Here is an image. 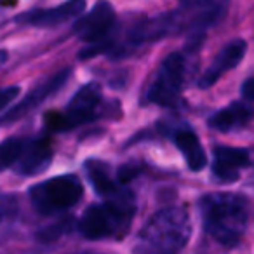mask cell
<instances>
[{"label":"cell","mask_w":254,"mask_h":254,"mask_svg":"<svg viewBox=\"0 0 254 254\" xmlns=\"http://www.w3.org/2000/svg\"><path fill=\"white\" fill-rule=\"evenodd\" d=\"M77 254H91V253H77Z\"/></svg>","instance_id":"20"},{"label":"cell","mask_w":254,"mask_h":254,"mask_svg":"<svg viewBox=\"0 0 254 254\" xmlns=\"http://www.w3.org/2000/svg\"><path fill=\"white\" fill-rule=\"evenodd\" d=\"M253 119H254V108H251L246 103L235 101L212 113L207 119V126L211 129H214V131L228 132L233 131V129H240V127L247 126Z\"/></svg>","instance_id":"13"},{"label":"cell","mask_w":254,"mask_h":254,"mask_svg":"<svg viewBox=\"0 0 254 254\" xmlns=\"http://www.w3.org/2000/svg\"><path fill=\"white\" fill-rule=\"evenodd\" d=\"M136 212V198L126 190L115 198H106L103 204H92L84 211L78 221V232L89 240L112 239L127 233Z\"/></svg>","instance_id":"3"},{"label":"cell","mask_w":254,"mask_h":254,"mask_svg":"<svg viewBox=\"0 0 254 254\" xmlns=\"http://www.w3.org/2000/svg\"><path fill=\"white\" fill-rule=\"evenodd\" d=\"M103 113V92L99 84H91L80 87L70 99L64 112H49L46 115V126L53 131H68L82 124L99 119Z\"/></svg>","instance_id":"4"},{"label":"cell","mask_w":254,"mask_h":254,"mask_svg":"<svg viewBox=\"0 0 254 254\" xmlns=\"http://www.w3.org/2000/svg\"><path fill=\"white\" fill-rule=\"evenodd\" d=\"M138 173H139L138 167H134V166H122L119 169V173H117V180H119V183H122V185L124 183H129V181H131Z\"/></svg>","instance_id":"18"},{"label":"cell","mask_w":254,"mask_h":254,"mask_svg":"<svg viewBox=\"0 0 254 254\" xmlns=\"http://www.w3.org/2000/svg\"><path fill=\"white\" fill-rule=\"evenodd\" d=\"M85 0H64L63 4L49 9H33V11L23 12L16 18V23L26 26H37V28H54L70 19L77 18L84 12Z\"/></svg>","instance_id":"8"},{"label":"cell","mask_w":254,"mask_h":254,"mask_svg":"<svg viewBox=\"0 0 254 254\" xmlns=\"http://www.w3.org/2000/svg\"><path fill=\"white\" fill-rule=\"evenodd\" d=\"M84 193L80 180L75 174L51 178L30 188V202L40 214H54L73 207Z\"/></svg>","instance_id":"5"},{"label":"cell","mask_w":254,"mask_h":254,"mask_svg":"<svg viewBox=\"0 0 254 254\" xmlns=\"http://www.w3.org/2000/svg\"><path fill=\"white\" fill-rule=\"evenodd\" d=\"M53 162V146L47 138H33L25 141L23 153L16 162V171L23 176H35Z\"/></svg>","instance_id":"11"},{"label":"cell","mask_w":254,"mask_h":254,"mask_svg":"<svg viewBox=\"0 0 254 254\" xmlns=\"http://www.w3.org/2000/svg\"><path fill=\"white\" fill-rule=\"evenodd\" d=\"M242 96L247 101H254V77L247 78L242 84Z\"/></svg>","instance_id":"19"},{"label":"cell","mask_w":254,"mask_h":254,"mask_svg":"<svg viewBox=\"0 0 254 254\" xmlns=\"http://www.w3.org/2000/svg\"><path fill=\"white\" fill-rule=\"evenodd\" d=\"M70 75H71L70 68H64V70L56 71V73L51 75L49 78H46L44 82H40L39 85H35V87H33L32 91H30L28 94H26L25 98L18 103V105H14L9 112L4 113V117H2V124L7 126V124H11V122H14V120L21 119V117H25L26 113H30L32 110L39 108V106L42 105L47 98H51L53 94H56V92L60 91L64 84H66V80L70 78Z\"/></svg>","instance_id":"7"},{"label":"cell","mask_w":254,"mask_h":254,"mask_svg":"<svg viewBox=\"0 0 254 254\" xmlns=\"http://www.w3.org/2000/svg\"><path fill=\"white\" fill-rule=\"evenodd\" d=\"M185 73H187V61H185L183 54L173 53L166 56V60L160 63L152 85L148 87L146 99L150 103L167 106V108L180 106Z\"/></svg>","instance_id":"6"},{"label":"cell","mask_w":254,"mask_h":254,"mask_svg":"<svg viewBox=\"0 0 254 254\" xmlns=\"http://www.w3.org/2000/svg\"><path fill=\"white\" fill-rule=\"evenodd\" d=\"M115 25V11L106 2H99L87 16L73 25V33L85 44H98L108 37Z\"/></svg>","instance_id":"9"},{"label":"cell","mask_w":254,"mask_h":254,"mask_svg":"<svg viewBox=\"0 0 254 254\" xmlns=\"http://www.w3.org/2000/svg\"><path fill=\"white\" fill-rule=\"evenodd\" d=\"M84 169L85 174H87V180L91 181L92 188H94V191L101 195V197L115 198L127 190V188L122 187V183H119V180H115L112 176L110 166L103 162V160H96V159L85 160Z\"/></svg>","instance_id":"14"},{"label":"cell","mask_w":254,"mask_h":254,"mask_svg":"<svg viewBox=\"0 0 254 254\" xmlns=\"http://www.w3.org/2000/svg\"><path fill=\"white\" fill-rule=\"evenodd\" d=\"M191 235L190 216L181 207H166L153 214L139 233L138 254H176Z\"/></svg>","instance_id":"2"},{"label":"cell","mask_w":254,"mask_h":254,"mask_svg":"<svg viewBox=\"0 0 254 254\" xmlns=\"http://www.w3.org/2000/svg\"><path fill=\"white\" fill-rule=\"evenodd\" d=\"M173 139L176 143L178 150L183 153L185 160H187V166L191 171H202L207 166V157H205L204 148H202L197 134L191 129L180 127L173 134Z\"/></svg>","instance_id":"15"},{"label":"cell","mask_w":254,"mask_h":254,"mask_svg":"<svg viewBox=\"0 0 254 254\" xmlns=\"http://www.w3.org/2000/svg\"><path fill=\"white\" fill-rule=\"evenodd\" d=\"M23 146L25 141L19 138H7L2 146H0V167L2 169H9L11 166H16L23 153Z\"/></svg>","instance_id":"16"},{"label":"cell","mask_w":254,"mask_h":254,"mask_svg":"<svg viewBox=\"0 0 254 254\" xmlns=\"http://www.w3.org/2000/svg\"><path fill=\"white\" fill-rule=\"evenodd\" d=\"M18 94H19V87H14V85H12V87H5L4 91L0 92V110L5 113L7 106L14 101Z\"/></svg>","instance_id":"17"},{"label":"cell","mask_w":254,"mask_h":254,"mask_svg":"<svg viewBox=\"0 0 254 254\" xmlns=\"http://www.w3.org/2000/svg\"><path fill=\"white\" fill-rule=\"evenodd\" d=\"M205 232L223 246H235L249 225L251 205L237 193H209L198 202Z\"/></svg>","instance_id":"1"},{"label":"cell","mask_w":254,"mask_h":254,"mask_svg":"<svg viewBox=\"0 0 254 254\" xmlns=\"http://www.w3.org/2000/svg\"><path fill=\"white\" fill-rule=\"evenodd\" d=\"M212 174L221 181L239 180L240 171L249 166V152L233 146H216L212 150Z\"/></svg>","instance_id":"12"},{"label":"cell","mask_w":254,"mask_h":254,"mask_svg":"<svg viewBox=\"0 0 254 254\" xmlns=\"http://www.w3.org/2000/svg\"><path fill=\"white\" fill-rule=\"evenodd\" d=\"M246 51H247V44L242 39L232 40L230 44H226L218 53V56L214 58V61L209 64L207 70L202 73V77L198 78V87L200 89L212 87L226 71L235 68L242 61V58L246 56Z\"/></svg>","instance_id":"10"}]
</instances>
